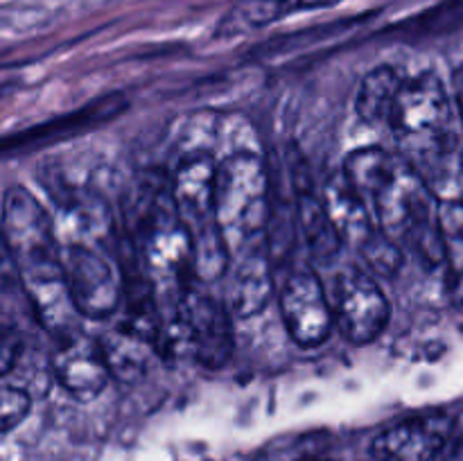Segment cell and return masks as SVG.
<instances>
[{
	"label": "cell",
	"instance_id": "cell-1",
	"mask_svg": "<svg viewBox=\"0 0 463 461\" xmlns=\"http://www.w3.org/2000/svg\"><path fill=\"white\" fill-rule=\"evenodd\" d=\"M0 224L12 253L16 278L30 298L36 319L57 337L75 330V307L63 280L61 244L54 220L23 185L5 190Z\"/></svg>",
	"mask_w": 463,
	"mask_h": 461
},
{
	"label": "cell",
	"instance_id": "cell-2",
	"mask_svg": "<svg viewBox=\"0 0 463 461\" xmlns=\"http://www.w3.org/2000/svg\"><path fill=\"white\" fill-rule=\"evenodd\" d=\"M125 235L156 292L158 306L161 298L175 303L194 280L193 242L172 202L167 176H140L125 206Z\"/></svg>",
	"mask_w": 463,
	"mask_h": 461
},
{
	"label": "cell",
	"instance_id": "cell-3",
	"mask_svg": "<svg viewBox=\"0 0 463 461\" xmlns=\"http://www.w3.org/2000/svg\"><path fill=\"white\" fill-rule=\"evenodd\" d=\"M269 211V174L256 152L235 149L217 161L213 220L231 256L265 244Z\"/></svg>",
	"mask_w": 463,
	"mask_h": 461
},
{
	"label": "cell",
	"instance_id": "cell-4",
	"mask_svg": "<svg viewBox=\"0 0 463 461\" xmlns=\"http://www.w3.org/2000/svg\"><path fill=\"white\" fill-rule=\"evenodd\" d=\"M402 158L416 161L452 136V107L434 72L405 77L387 120Z\"/></svg>",
	"mask_w": 463,
	"mask_h": 461
},
{
	"label": "cell",
	"instance_id": "cell-5",
	"mask_svg": "<svg viewBox=\"0 0 463 461\" xmlns=\"http://www.w3.org/2000/svg\"><path fill=\"white\" fill-rule=\"evenodd\" d=\"M63 280L80 316L102 321L120 310L122 274L116 251L90 244L61 247Z\"/></svg>",
	"mask_w": 463,
	"mask_h": 461
},
{
	"label": "cell",
	"instance_id": "cell-6",
	"mask_svg": "<svg viewBox=\"0 0 463 461\" xmlns=\"http://www.w3.org/2000/svg\"><path fill=\"white\" fill-rule=\"evenodd\" d=\"M330 306L339 333L357 346L375 342L387 330L392 316L387 294L383 292L373 274L362 267H348L337 276Z\"/></svg>",
	"mask_w": 463,
	"mask_h": 461
},
{
	"label": "cell",
	"instance_id": "cell-7",
	"mask_svg": "<svg viewBox=\"0 0 463 461\" xmlns=\"http://www.w3.org/2000/svg\"><path fill=\"white\" fill-rule=\"evenodd\" d=\"M170 307H176L184 321L190 357L206 369H222L233 353V324L226 303L188 287Z\"/></svg>",
	"mask_w": 463,
	"mask_h": 461
},
{
	"label": "cell",
	"instance_id": "cell-8",
	"mask_svg": "<svg viewBox=\"0 0 463 461\" xmlns=\"http://www.w3.org/2000/svg\"><path fill=\"white\" fill-rule=\"evenodd\" d=\"M280 312L289 337L303 348H317L335 328L333 306L312 269H294L280 289Z\"/></svg>",
	"mask_w": 463,
	"mask_h": 461
},
{
	"label": "cell",
	"instance_id": "cell-9",
	"mask_svg": "<svg viewBox=\"0 0 463 461\" xmlns=\"http://www.w3.org/2000/svg\"><path fill=\"white\" fill-rule=\"evenodd\" d=\"M457 432V420L443 411L419 414L392 425L371 443L375 461H437Z\"/></svg>",
	"mask_w": 463,
	"mask_h": 461
},
{
	"label": "cell",
	"instance_id": "cell-10",
	"mask_svg": "<svg viewBox=\"0 0 463 461\" xmlns=\"http://www.w3.org/2000/svg\"><path fill=\"white\" fill-rule=\"evenodd\" d=\"M50 373L77 400L98 398L111 378L99 342L80 330L59 337L50 357Z\"/></svg>",
	"mask_w": 463,
	"mask_h": 461
},
{
	"label": "cell",
	"instance_id": "cell-11",
	"mask_svg": "<svg viewBox=\"0 0 463 461\" xmlns=\"http://www.w3.org/2000/svg\"><path fill=\"white\" fill-rule=\"evenodd\" d=\"M217 161L206 147H190L176 161L170 176V193L176 212L188 230L213 224V193H215Z\"/></svg>",
	"mask_w": 463,
	"mask_h": 461
},
{
	"label": "cell",
	"instance_id": "cell-12",
	"mask_svg": "<svg viewBox=\"0 0 463 461\" xmlns=\"http://www.w3.org/2000/svg\"><path fill=\"white\" fill-rule=\"evenodd\" d=\"M233 271H231L226 307L231 315L247 319L258 315L269 303L274 292L271 280V258L267 253V244L244 249L233 256Z\"/></svg>",
	"mask_w": 463,
	"mask_h": 461
},
{
	"label": "cell",
	"instance_id": "cell-13",
	"mask_svg": "<svg viewBox=\"0 0 463 461\" xmlns=\"http://www.w3.org/2000/svg\"><path fill=\"white\" fill-rule=\"evenodd\" d=\"M297 229L301 233L303 244L312 260L321 267H333L337 258L342 256L344 240L339 235L337 226L330 220L326 211L321 194L315 193L310 181L303 179L297 185Z\"/></svg>",
	"mask_w": 463,
	"mask_h": 461
},
{
	"label": "cell",
	"instance_id": "cell-14",
	"mask_svg": "<svg viewBox=\"0 0 463 461\" xmlns=\"http://www.w3.org/2000/svg\"><path fill=\"white\" fill-rule=\"evenodd\" d=\"M441 206L463 208V147L455 134L410 163Z\"/></svg>",
	"mask_w": 463,
	"mask_h": 461
},
{
	"label": "cell",
	"instance_id": "cell-15",
	"mask_svg": "<svg viewBox=\"0 0 463 461\" xmlns=\"http://www.w3.org/2000/svg\"><path fill=\"white\" fill-rule=\"evenodd\" d=\"M321 202H324L330 220L337 226L344 244H355V247H360L373 233L375 226H378L366 199L362 194H357L346 183V179L342 174H335L326 181Z\"/></svg>",
	"mask_w": 463,
	"mask_h": 461
},
{
	"label": "cell",
	"instance_id": "cell-16",
	"mask_svg": "<svg viewBox=\"0 0 463 461\" xmlns=\"http://www.w3.org/2000/svg\"><path fill=\"white\" fill-rule=\"evenodd\" d=\"M337 3L342 0H238L217 25V36L229 39V36L247 34V32L271 25L294 12L333 7Z\"/></svg>",
	"mask_w": 463,
	"mask_h": 461
},
{
	"label": "cell",
	"instance_id": "cell-17",
	"mask_svg": "<svg viewBox=\"0 0 463 461\" xmlns=\"http://www.w3.org/2000/svg\"><path fill=\"white\" fill-rule=\"evenodd\" d=\"M102 348L104 362L109 366V373L122 382H134L147 371L149 360L156 353L152 342L143 339L140 334L131 333L127 328H116L111 333L98 339Z\"/></svg>",
	"mask_w": 463,
	"mask_h": 461
},
{
	"label": "cell",
	"instance_id": "cell-18",
	"mask_svg": "<svg viewBox=\"0 0 463 461\" xmlns=\"http://www.w3.org/2000/svg\"><path fill=\"white\" fill-rule=\"evenodd\" d=\"M405 75L393 66H378L364 75L355 95V113L369 127L387 125Z\"/></svg>",
	"mask_w": 463,
	"mask_h": 461
},
{
	"label": "cell",
	"instance_id": "cell-19",
	"mask_svg": "<svg viewBox=\"0 0 463 461\" xmlns=\"http://www.w3.org/2000/svg\"><path fill=\"white\" fill-rule=\"evenodd\" d=\"M190 242H193L194 280L213 283V280H220L222 276L231 269V260H233V256H231L222 233L217 230L215 221H213V224L202 226V229L190 230Z\"/></svg>",
	"mask_w": 463,
	"mask_h": 461
},
{
	"label": "cell",
	"instance_id": "cell-20",
	"mask_svg": "<svg viewBox=\"0 0 463 461\" xmlns=\"http://www.w3.org/2000/svg\"><path fill=\"white\" fill-rule=\"evenodd\" d=\"M393 161H396V156L389 154L387 149L360 147L346 156L342 167V176L357 194L369 199L373 194V190L383 183L387 172L392 170Z\"/></svg>",
	"mask_w": 463,
	"mask_h": 461
},
{
	"label": "cell",
	"instance_id": "cell-21",
	"mask_svg": "<svg viewBox=\"0 0 463 461\" xmlns=\"http://www.w3.org/2000/svg\"><path fill=\"white\" fill-rule=\"evenodd\" d=\"M360 251L362 262H364L366 271L375 276H383V278H392L401 271L402 262H405V251L398 247L396 240L389 238L384 230H380L378 226L373 229V233L364 240V242L357 247Z\"/></svg>",
	"mask_w": 463,
	"mask_h": 461
},
{
	"label": "cell",
	"instance_id": "cell-22",
	"mask_svg": "<svg viewBox=\"0 0 463 461\" xmlns=\"http://www.w3.org/2000/svg\"><path fill=\"white\" fill-rule=\"evenodd\" d=\"M443 226V280L446 294L455 306H463V229L441 221Z\"/></svg>",
	"mask_w": 463,
	"mask_h": 461
},
{
	"label": "cell",
	"instance_id": "cell-23",
	"mask_svg": "<svg viewBox=\"0 0 463 461\" xmlns=\"http://www.w3.org/2000/svg\"><path fill=\"white\" fill-rule=\"evenodd\" d=\"M324 447V434H294L271 441L262 447L256 461H315Z\"/></svg>",
	"mask_w": 463,
	"mask_h": 461
},
{
	"label": "cell",
	"instance_id": "cell-24",
	"mask_svg": "<svg viewBox=\"0 0 463 461\" xmlns=\"http://www.w3.org/2000/svg\"><path fill=\"white\" fill-rule=\"evenodd\" d=\"M32 409L30 391L21 387H0V434H7L16 429L27 419Z\"/></svg>",
	"mask_w": 463,
	"mask_h": 461
},
{
	"label": "cell",
	"instance_id": "cell-25",
	"mask_svg": "<svg viewBox=\"0 0 463 461\" xmlns=\"http://www.w3.org/2000/svg\"><path fill=\"white\" fill-rule=\"evenodd\" d=\"M23 351H25L23 334L14 325L0 324V378H5V375H9L16 369V364L23 357Z\"/></svg>",
	"mask_w": 463,
	"mask_h": 461
},
{
	"label": "cell",
	"instance_id": "cell-26",
	"mask_svg": "<svg viewBox=\"0 0 463 461\" xmlns=\"http://www.w3.org/2000/svg\"><path fill=\"white\" fill-rule=\"evenodd\" d=\"M16 278V269H14L12 253H9L7 240H5L3 224H0V285H7Z\"/></svg>",
	"mask_w": 463,
	"mask_h": 461
},
{
	"label": "cell",
	"instance_id": "cell-27",
	"mask_svg": "<svg viewBox=\"0 0 463 461\" xmlns=\"http://www.w3.org/2000/svg\"><path fill=\"white\" fill-rule=\"evenodd\" d=\"M441 456H446V461H463V438L452 437Z\"/></svg>",
	"mask_w": 463,
	"mask_h": 461
},
{
	"label": "cell",
	"instance_id": "cell-28",
	"mask_svg": "<svg viewBox=\"0 0 463 461\" xmlns=\"http://www.w3.org/2000/svg\"><path fill=\"white\" fill-rule=\"evenodd\" d=\"M455 99H457V108H459L461 125H463V63L455 72Z\"/></svg>",
	"mask_w": 463,
	"mask_h": 461
},
{
	"label": "cell",
	"instance_id": "cell-29",
	"mask_svg": "<svg viewBox=\"0 0 463 461\" xmlns=\"http://www.w3.org/2000/svg\"><path fill=\"white\" fill-rule=\"evenodd\" d=\"M315 461H330V459H321V456H319V459H315Z\"/></svg>",
	"mask_w": 463,
	"mask_h": 461
}]
</instances>
